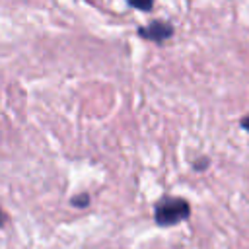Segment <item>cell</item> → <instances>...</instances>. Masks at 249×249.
I'll return each instance as SVG.
<instances>
[{
    "label": "cell",
    "mask_w": 249,
    "mask_h": 249,
    "mask_svg": "<svg viewBox=\"0 0 249 249\" xmlns=\"http://www.w3.org/2000/svg\"><path fill=\"white\" fill-rule=\"evenodd\" d=\"M208 165H210V160L208 158H198V160H195L193 169L195 171H204V169H208Z\"/></svg>",
    "instance_id": "5"
},
{
    "label": "cell",
    "mask_w": 249,
    "mask_h": 249,
    "mask_svg": "<svg viewBox=\"0 0 249 249\" xmlns=\"http://www.w3.org/2000/svg\"><path fill=\"white\" fill-rule=\"evenodd\" d=\"M70 204L76 206V208H86V206H89V195H88V193L74 195V196L70 198Z\"/></svg>",
    "instance_id": "4"
},
{
    "label": "cell",
    "mask_w": 249,
    "mask_h": 249,
    "mask_svg": "<svg viewBox=\"0 0 249 249\" xmlns=\"http://www.w3.org/2000/svg\"><path fill=\"white\" fill-rule=\"evenodd\" d=\"M6 222H8V216H6V212H4L2 208H0V228H2V226H4Z\"/></svg>",
    "instance_id": "7"
},
{
    "label": "cell",
    "mask_w": 249,
    "mask_h": 249,
    "mask_svg": "<svg viewBox=\"0 0 249 249\" xmlns=\"http://www.w3.org/2000/svg\"><path fill=\"white\" fill-rule=\"evenodd\" d=\"M173 33H175V27L165 19H154L148 25H142V27L136 29L138 37H142L146 41H152V43H158V45H161L167 39H171Z\"/></svg>",
    "instance_id": "2"
},
{
    "label": "cell",
    "mask_w": 249,
    "mask_h": 249,
    "mask_svg": "<svg viewBox=\"0 0 249 249\" xmlns=\"http://www.w3.org/2000/svg\"><path fill=\"white\" fill-rule=\"evenodd\" d=\"M126 4L134 10H142V12H150L154 8V0H126Z\"/></svg>",
    "instance_id": "3"
},
{
    "label": "cell",
    "mask_w": 249,
    "mask_h": 249,
    "mask_svg": "<svg viewBox=\"0 0 249 249\" xmlns=\"http://www.w3.org/2000/svg\"><path fill=\"white\" fill-rule=\"evenodd\" d=\"M239 126H241L243 130H247V132H249V115L241 117V121H239Z\"/></svg>",
    "instance_id": "6"
},
{
    "label": "cell",
    "mask_w": 249,
    "mask_h": 249,
    "mask_svg": "<svg viewBox=\"0 0 249 249\" xmlns=\"http://www.w3.org/2000/svg\"><path fill=\"white\" fill-rule=\"evenodd\" d=\"M191 216V204L183 196H171L165 195L154 204V220L161 228L177 226L179 222L187 220Z\"/></svg>",
    "instance_id": "1"
}]
</instances>
